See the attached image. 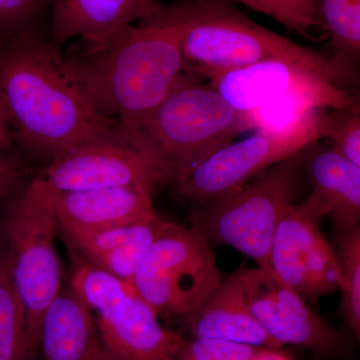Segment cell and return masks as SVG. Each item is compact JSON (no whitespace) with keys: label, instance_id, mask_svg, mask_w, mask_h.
Returning a JSON list of instances; mask_svg holds the SVG:
<instances>
[{"label":"cell","instance_id":"26","mask_svg":"<svg viewBox=\"0 0 360 360\" xmlns=\"http://www.w3.org/2000/svg\"><path fill=\"white\" fill-rule=\"evenodd\" d=\"M37 0H0V33L11 32L30 15Z\"/></svg>","mask_w":360,"mask_h":360},{"label":"cell","instance_id":"7","mask_svg":"<svg viewBox=\"0 0 360 360\" xmlns=\"http://www.w3.org/2000/svg\"><path fill=\"white\" fill-rule=\"evenodd\" d=\"M58 229L51 191L39 177L7 205V252L14 285L25 310L30 354L39 347L45 310L60 291L61 265L54 245Z\"/></svg>","mask_w":360,"mask_h":360},{"label":"cell","instance_id":"14","mask_svg":"<svg viewBox=\"0 0 360 360\" xmlns=\"http://www.w3.org/2000/svg\"><path fill=\"white\" fill-rule=\"evenodd\" d=\"M53 39H79L84 44H101L134 25L158 20L174 4L158 0H53Z\"/></svg>","mask_w":360,"mask_h":360},{"label":"cell","instance_id":"4","mask_svg":"<svg viewBox=\"0 0 360 360\" xmlns=\"http://www.w3.org/2000/svg\"><path fill=\"white\" fill-rule=\"evenodd\" d=\"M200 77L243 115L248 130L288 131L321 111L359 104V97L349 89L281 61H264Z\"/></svg>","mask_w":360,"mask_h":360},{"label":"cell","instance_id":"5","mask_svg":"<svg viewBox=\"0 0 360 360\" xmlns=\"http://www.w3.org/2000/svg\"><path fill=\"white\" fill-rule=\"evenodd\" d=\"M201 78L191 71L131 137L167 161L174 184L248 130L243 115Z\"/></svg>","mask_w":360,"mask_h":360},{"label":"cell","instance_id":"12","mask_svg":"<svg viewBox=\"0 0 360 360\" xmlns=\"http://www.w3.org/2000/svg\"><path fill=\"white\" fill-rule=\"evenodd\" d=\"M322 217L309 201L283 214L270 246L271 271L305 302H316L340 288L335 250L321 231Z\"/></svg>","mask_w":360,"mask_h":360},{"label":"cell","instance_id":"28","mask_svg":"<svg viewBox=\"0 0 360 360\" xmlns=\"http://www.w3.org/2000/svg\"><path fill=\"white\" fill-rule=\"evenodd\" d=\"M9 117L7 115L6 106L0 96V148H4L8 141L9 137Z\"/></svg>","mask_w":360,"mask_h":360},{"label":"cell","instance_id":"18","mask_svg":"<svg viewBox=\"0 0 360 360\" xmlns=\"http://www.w3.org/2000/svg\"><path fill=\"white\" fill-rule=\"evenodd\" d=\"M193 338H217L251 347L281 349L252 314L236 272L224 279L200 309L186 317Z\"/></svg>","mask_w":360,"mask_h":360},{"label":"cell","instance_id":"30","mask_svg":"<svg viewBox=\"0 0 360 360\" xmlns=\"http://www.w3.org/2000/svg\"><path fill=\"white\" fill-rule=\"evenodd\" d=\"M233 1L239 2V4H243V6H248V0H233Z\"/></svg>","mask_w":360,"mask_h":360},{"label":"cell","instance_id":"10","mask_svg":"<svg viewBox=\"0 0 360 360\" xmlns=\"http://www.w3.org/2000/svg\"><path fill=\"white\" fill-rule=\"evenodd\" d=\"M323 111L288 131H257L226 144L174 184L177 194L200 205L236 193L267 168L321 141Z\"/></svg>","mask_w":360,"mask_h":360},{"label":"cell","instance_id":"15","mask_svg":"<svg viewBox=\"0 0 360 360\" xmlns=\"http://www.w3.org/2000/svg\"><path fill=\"white\" fill-rule=\"evenodd\" d=\"M49 189L63 231L110 229L139 221L156 212L151 202L153 191L146 187H108L70 193Z\"/></svg>","mask_w":360,"mask_h":360},{"label":"cell","instance_id":"29","mask_svg":"<svg viewBox=\"0 0 360 360\" xmlns=\"http://www.w3.org/2000/svg\"><path fill=\"white\" fill-rule=\"evenodd\" d=\"M252 360H291L288 355L281 352V349H269V348H262L255 354Z\"/></svg>","mask_w":360,"mask_h":360},{"label":"cell","instance_id":"24","mask_svg":"<svg viewBox=\"0 0 360 360\" xmlns=\"http://www.w3.org/2000/svg\"><path fill=\"white\" fill-rule=\"evenodd\" d=\"M250 8L274 18L292 32L310 37L322 30L315 0H248Z\"/></svg>","mask_w":360,"mask_h":360},{"label":"cell","instance_id":"25","mask_svg":"<svg viewBox=\"0 0 360 360\" xmlns=\"http://www.w3.org/2000/svg\"><path fill=\"white\" fill-rule=\"evenodd\" d=\"M260 349L217 338H193L184 342L176 360H252Z\"/></svg>","mask_w":360,"mask_h":360},{"label":"cell","instance_id":"6","mask_svg":"<svg viewBox=\"0 0 360 360\" xmlns=\"http://www.w3.org/2000/svg\"><path fill=\"white\" fill-rule=\"evenodd\" d=\"M300 155L291 156L231 195L196 205L191 227L212 245H225L271 271L272 238L286 208L292 205L300 176Z\"/></svg>","mask_w":360,"mask_h":360},{"label":"cell","instance_id":"22","mask_svg":"<svg viewBox=\"0 0 360 360\" xmlns=\"http://www.w3.org/2000/svg\"><path fill=\"white\" fill-rule=\"evenodd\" d=\"M335 253L340 270V309L355 335H360V225L338 231Z\"/></svg>","mask_w":360,"mask_h":360},{"label":"cell","instance_id":"9","mask_svg":"<svg viewBox=\"0 0 360 360\" xmlns=\"http://www.w3.org/2000/svg\"><path fill=\"white\" fill-rule=\"evenodd\" d=\"M222 281L210 243L193 227L167 221L130 285L156 314L186 319Z\"/></svg>","mask_w":360,"mask_h":360},{"label":"cell","instance_id":"3","mask_svg":"<svg viewBox=\"0 0 360 360\" xmlns=\"http://www.w3.org/2000/svg\"><path fill=\"white\" fill-rule=\"evenodd\" d=\"M177 4L182 54L188 68L198 75L281 61L342 89L356 82L354 68L257 25L229 0H184Z\"/></svg>","mask_w":360,"mask_h":360},{"label":"cell","instance_id":"2","mask_svg":"<svg viewBox=\"0 0 360 360\" xmlns=\"http://www.w3.org/2000/svg\"><path fill=\"white\" fill-rule=\"evenodd\" d=\"M0 96L21 141L52 160L90 142L124 137L117 123L94 110L65 58L30 33L0 52Z\"/></svg>","mask_w":360,"mask_h":360},{"label":"cell","instance_id":"1","mask_svg":"<svg viewBox=\"0 0 360 360\" xmlns=\"http://www.w3.org/2000/svg\"><path fill=\"white\" fill-rule=\"evenodd\" d=\"M179 4L158 20L130 25L65 58L99 115L131 141L165 97L191 72L182 54Z\"/></svg>","mask_w":360,"mask_h":360},{"label":"cell","instance_id":"11","mask_svg":"<svg viewBox=\"0 0 360 360\" xmlns=\"http://www.w3.org/2000/svg\"><path fill=\"white\" fill-rule=\"evenodd\" d=\"M39 179L56 193L125 186L155 191L160 184H174V174L160 155L116 137L90 142L56 158Z\"/></svg>","mask_w":360,"mask_h":360},{"label":"cell","instance_id":"16","mask_svg":"<svg viewBox=\"0 0 360 360\" xmlns=\"http://www.w3.org/2000/svg\"><path fill=\"white\" fill-rule=\"evenodd\" d=\"M319 141L298 153L311 186L307 200L322 219L330 217L338 231L352 229L359 225L360 167Z\"/></svg>","mask_w":360,"mask_h":360},{"label":"cell","instance_id":"8","mask_svg":"<svg viewBox=\"0 0 360 360\" xmlns=\"http://www.w3.org/2000/svg\"><path fill=\"white\" fill-rule=\"evenodd\" d=\"M70 284L96 312L99 335L116 360H176L186 340L161 326L155 309L129 283L82 258Z\"/></svg>","mask_w":360,"mask_h":360},{"label":"cell","instance_id":"31","mask_svg":"<svg viewBox=\"0 0 360 360\" xmlns=\"http://www.w3.org/2000/svg\"><path fill=\"white\" fill-rule=\"evenodd\" d=\"M317 360H322V359H317Z\"/></svg>","mask_w":360,"mask_h":360},{"label":"cell","instance_id":"21","mask_svg":"<svg viewBox=\"0 0 360 360\" xmlns=\"http://www.w3.org/2000/svg\"><path fill=\"white\" fill-rule=\"evenodd\" d=\"M322 30L333 41L336 60L354 68L360 56V0H315Z\"/></svg>","mask_w":360,"mask_h":360},{"label":"cell","instance_id":"17","mask_svg":"<svg viewBox=\"0 0 360 360\" xmlns=\"http://www.w3.org/2000/svg\"><path fill=\"white\" fill-rule=\"evenodd\" d=\"M44 360H116L104 347L91 310L72 290L59 291L40 326Z\"/></svg>","mask_w":360,"mask_h":360},{"label":"cell","instance_id":"27","mask_svg":"<svg viewBox=\"0 0 360 360\" xmlns=\"http://www.w3.org/2000/svg\"><path fill=\"white\" fill-rule=\"evenodd\" d=\"M20 167L13 158L0 155V200L6 198L20 181Z\"/></svg>","mask_w":360,"mask_h":360},{"label":"cell","instance_id":"23","mask_svg":"<svg viewBox=\"0 0 360 360\" xmlns=\"http://www.w3.org/2000/svg\"><path fill=\"white\" fill-rule=\"evenodd\" d=\"M321 139H326L336 153L360 167V106L324 110Z\"/></svg>","mask_w":360,"mask_h":360},{"label":"cell","instance_id":"13","mask_svg":"<svg viewBox=\"0 0 360 360\" xmlns=\"http://www.w3.org/2000/svg\"><path fill=\"white\" fill-rule=\"evenodd\" d=\"M236 272L251 312L281 347L298 345L324 355L340 350L338 331L314 314L302 296L274 272L259 267Z\"/></svg>","mask_w":360,"mask_h":360},{"label":"cell","instance_id":"20","mask_svg":"<svg viewBox=\"0 0 360 360\" xmlns=\"http://www.w3.org/2000/svg\"><path fill=\"white\" fill-rule=\"evenodd\" d=\"M30 354L25 307L11 276L8 252H0V360H25Z\"/></svg>","mask_w":360,"mask_h":360},{"label":"cell","instance_id":"19","mask_svg":"<svg viewBox=\"0 0 360 360\" xmlns=\"http://www.w3.org/2000/svg\"><path fill=\"white\" fill-rule=\"evenodd\" d=\"M158 213L132 224L92 231H63L68 243L85 260L101 257L122 259L150 245L167 224Z\"/></svg>","mask_w":360,"mask_h":360}]
</instances>
